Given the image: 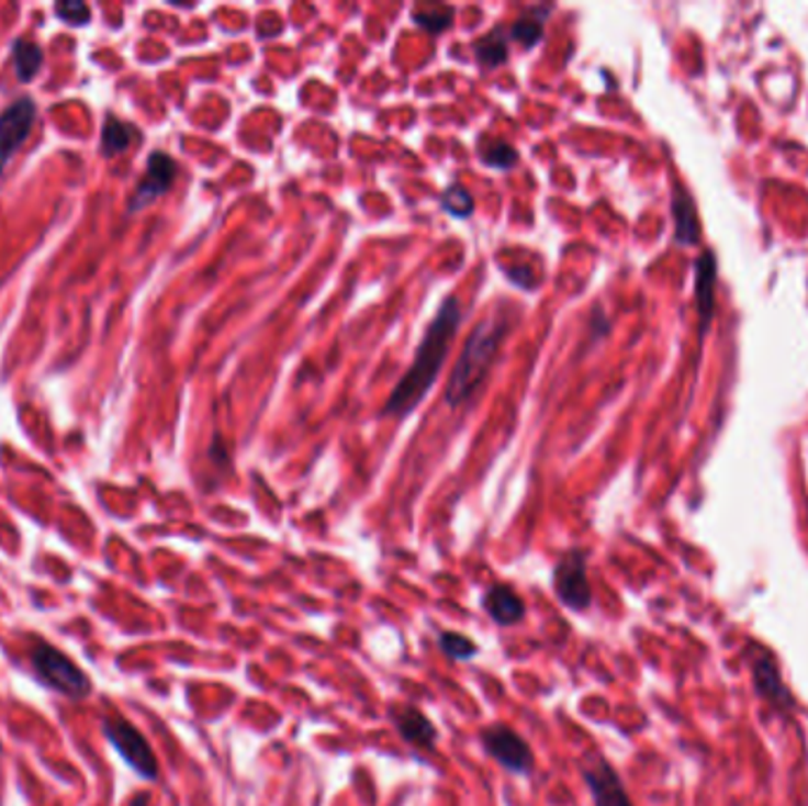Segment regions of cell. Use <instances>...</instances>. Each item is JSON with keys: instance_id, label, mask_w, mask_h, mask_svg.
Masks as SVG:
<instances>
[{"instance_id": "obj_1", "label": "cell", "mask_w": 808, "mask_h": 806, "mask_svg": "<svg viewBox=\"0 0 808 806\" xmlns=\"http://www.w3.org/2000/svg\"><path fill=\"white\" fill-rule=\"evenodd\" d=\"M459 322H461V305L452 296L442 303L438 315H435L433 322L428 324L422 346H418L414 355V362L407 374H404V379L395 385L383 414L407 416L412 410L422 405V400L428 395L433 383L438 381L440 369L447 360V352L452 348V340L457 336Z\"/></svg>"}, {"instance_id": "obj_2", "label": "cell", "mask_w": 808, "mask_h": 806, "mask_svg": "<svg viewBox=\"0 0 808 806\" xmlns=\"http://www.w3.org/2000/svg\"><path fill=\"white\" fill-rule=\"evenodd\" d=\"M510 329L508 317L496 310V313L480 322L478 327L473 329V334L469 336L461 352V360L457 362L452 379L447 383V402L452 407L461 405L463 400H469L473 395V391L478 389L483 379L487 377V371L492 369L496 355H500V348L504 344V338Z\"/></svg>"}, {"instance_id": "obj_3", "label": "cell", "mask_w": 808, "mask_h": 806, "mask_svg": "<svg viewBox=\"0 0 808 806\" xmlns=\"http://www.w3.org/2000/svg\"><path fill=\"white\" fill-rule=\"evenodd\" d=\"M553 592L565 608L586 613L594 603V589L586 578V551H565L553 568Z\"/></svg>"}, {"instance_id": "obj_4", "label": "cell", "mask_w": 808, "mask_h": 806, "mask_svg": "<svg viewBox=\"0 0 808 806\" xmlns=\"http://www.w3.org/2000/svg\"><path fill=\"white\" fill-rule=\"evenodd\" d=\"M480 742L496 764L516 776L535 773V752L527 740L504 724H492L480 731Z\"/></svg>"}, {"instance_id": "obj_5", "label": "cell", "mask_w": 808, "mask_h": 806, "mask_svg": "<svg viewBox=\"0 0 808 806\" xmlns=\"http://www.w3.org/2000/svg\"><path fill=\"white\" fill-rule=\"evenodd\" d=\"M31 660H34L36 674L48 684L50 689L65 693L69 697H86L90 691L88 676L76 668V664L61 656L57 648L48 643H36L31 650Z\"/></svg>"}, {"instance_id": "obj_6", "label": "cell", "mask_w": 808, "mask_h": 806, "mask_svg": "<svg viewBox=\"0 0 808 806\" xmlns=\"http://www.w3.org/2000/svg\"><path fill=\"white\" fill-rule=\"evenodd\" d=\"M104 734L106 738L112 740V746L116 748V752L126 759L128 766L139 773V776L154 781L159 776V762L154 757L149 742L145 740V736L137 731L133 724H128L126 719L121 717H112L104 721Z\"/></svg>"}, {"instance_id": "obj_7", "label": "cell", "mask_w": 808, "mask_h": 806, "mask_svg": "<svg viewBox=\"0 0 808 806\" xmlns=\"http://www.w3.org/2000/svg\"><path fill=\"white\" fill-rule=\"evenodd\" d=\"M34 121H36V107L29 98L12 102L8 110L0 114V178H3V170L10 164V159L26 143Z\"/></svg>"}, {"instance_id": "obj_8", "label": "cell", "mask_w": 808, "mask_h": 806, "mask_svg": "<svg viewBox=\"0 0 808 806\" xmlns=\"http://www.w3.org/2000/svg\"><path fill=\"white\" fill-rule=\"evenodd\" d=\"M582 773L588 785V793H592L594 806H633L619 773L605 757H594Z\"/></svg>"}, {"instance_id": "obj_9", "label": "cell", "mask_w": 808, "mask_h": 806, "mask_svg": "<svg viewBox=\"0 0 808 806\" xmlns=\"http://www.w3.org/2000/svg\"><path fill=\"white\" fill-rule=\"evenodd\" d=\"M178 176V164L164 152H154L149 161L145 178L137 182L135 194L131 197V211H139L149 206L152 201H157L161 194L170 190V184L176 182Z\"/></svg>"}, {"instance_id": "obj_10", "label": "cell", "mask_w": 808, "mask_h": 806, "mask_svg": "<svg viewBox=\"0 0 808 806\" xmlns=\"http://www.w3.org/2000/svg\"><path fill=\"white\" fill-rule=\"evenodd\" d=\"M750 660H752V676H754V686L759 695L766 697L775 709L787 712L792 705H795V701H792L789 691L785 689V681L781 676V670H778V664H775L773 656L766 648L756 646L750 653Z\"/></svg>"}, {"instance_id": "obj_11", "label": "cell", "mask_w": 808, "mask_h": 806, "mask_svg": "<svg viewBox=\"0 0 808 806\" xmlns=\"http://www.w3.org/2000/svg\"><path fill=\"white\" fill-rule=\"evenodd\" d=\"M391 721L400 738L412 746L414 750L433 752L440 740V731L435 724L424 715L422 709L414 705H400L391 709Z\"/></svg>"}, {"instance_id": "obj_12", "label": "cell", "mask_w": 808, "mask_h": 806, "mask_svg": "<svg viewBox=\"0 0 808 806\" xmlns=\"http://www.w3.org/2000/svg\"><path fill=\"white\" fill-rule=\"evenodd\" d=\"M483 611L490 615L494 625L516 627L518 623H523L527 606H525V598L510 584L496 582L485 589Z\"/></svg>"}, {"instance_id": "obj_13", "label": "cell", "mask_w": 808, "mask_h": 806, "mask_svg": "<svg viewBox=\"0 0 808 806\" xmlns=\"http://www.w3.org/2000/svg\"><path fill=\"white\" fill-rule=\"evenodd\" d=\"M714 296H717V258L711 251H705L697 258V272H695V299H697V313H700L703 332L709 327L711 315H714Z\"/></svg>"}, {"instance_id": "obj_14", "label": "cell", "mask_w": 808, "mask_h": 806, "mask_svg": "<svg viewBox=\"0 0 808 806\" xmlns=\"http://www.w3.org/2000/svg\"><path fill=\"white\" fill-rule=\"evenodd\" d=\"M672 213L676 225V242L683 246H693L700 242V219H697L695 201L683 188H676L672 194Z\"/></svg>"}, {"instance_id": "obj_15", "label": "cell", "mask_w": 808, "mask_h": 806, "mask_svg": "<svg viewBox=\"0 0 808 806\" xmlns=\"http://www.w3.org/2000/svg\"><path fill=\"white\" fill-rule=\"evenodd\" d=\"M135 128L131 123L121 121L116 116H106L104 126H102V152L106 157H114V154L126 152L131 147V143L135 139Z\"/></svg>"}, {"instance_id": "obj_16", "label": "cell", "mask_w": 808, "mask_h": 806, "mask_svg": "<svg viewBox=\"0 0 808 806\" xmlns=\"http://www.w3.org/2000/svg\"><path fill=\"white\" fill-rule=\"evenodd\" d=\"M12 57H14V69H18L20 81L22 83L34 81V76L43 67V51L38 48V45L31 41H18L12 48Z\"/></svg>"}, {"instance_id": "obj_17", "label": "cell", "mask_w": 808, "mask_h": 806, "mask_svg": "<svg viewBox=\"0 0 808 806\" xmlns=\"http://www.w3.org/2000/svg\"><path fill=\"white\" fill-rule=\"evenodd\" d=\"M508 48H506V38L500 34V31H492L485 38H480V43L475 45V57L478 65L485 69H494L506 61Z\"/></svg>"}, {"instance_id": "obj_18", "label": "cell", "mask_w": 808, "mask_h": 806, "mask_svg": "<svg viewBox=\"0 0 808 806\" xmlns=\"http://www.w3.org/2000/svg\"><path fill=\"white\" fill-rule=\"evenodd\" d=\"M440 648L449 660H473L478 656V643L465 637V634L457 631H445L440 634Z\"/></svg>"}, {"instance_id": "obj_19", "label": "cell", "mask_w": 808, "mask_h": 806, "mask_svg": "<svg viewBox=\"0 0 808 806\" xmlns=\"http://www.w3.org/2000/svg\"><path fill=\"white\" fill-rule=\"evenodd\" d=\"M480 157H483V161L492 168L508 170V168L516 166L518 152L513 149L508 143H504V139H496V143H490V145H485L483 149H480Z\"/></svg>"}, {"instance_id": "obj_20", "label": "cell", "mask_w": 808, "mask_h": 806, "mask_svg": "<svg viewBox=\"0 0 808 806\" xmlns=\"http://www.w3.org/2000/svg\"><path fill=\"white\" fill-rule=\"evenodd\" d=\"M543 34V20L541 18H523L510 26V38L518 41L523 48H535Z\"/></svg>"}, {"instance_id": "obj_21", "label": "cell", "mask_w": 808, "mask_h": 806, "mask_svg": "<svg viewBox=\"0 0 808 806\" xmlns=\"http://www.w3.org/2000/svg\"><path fill=\"white\" fill-rule=\"evenodd\" d=\"M442 206L447 213L457 215V219H469L473 213V197L469 194V190L459 188V184H452V188L445 190L442 194Z\"/></svg>"}, {"instance_id": "obj_22", "label": "cell", "mask_w": 808, "mask_h": 806, "mask_svg": "<svg viewBox=\"0 0 808 806\" xmlns=\"http://www.w3.org/2000/svg\"><path fill=\"white\" fill-rule=\"evenodd\" d=\"M414 22L418 26H424L428 34H440L442 29L452 24V10L449 8H435V10H424V12L416 10Z\"/></svg>"}, {"instance_id": "obj_23", "label": "cell", "mask_w": 808, "mask_h": 806, "mask_svg": "<svg viewBox=\"0 0 808 806\" xmlns=\"http://www.w3.org/2000/svg\"><path fill=\"white\" fill-rule=\"evenodd\" d=\"M55 12H57L59 20H65L67 24H74V26H86L88 20H90V10H88L86 3H81V0H67V3H57Z\"/></svg>"}]
</instances>
